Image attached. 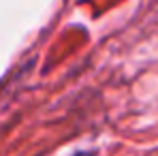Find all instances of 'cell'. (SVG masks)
<instances>
[{"mask_svg":"<svg viewBox=\"0 0 158 156\" xmlns=\"http://www.w3.org/2000/svg\"><path fill=\"white\" fill-rule=\"evenodd\" d=\"M77 156H92V154H77Z\"/></svg>","mask_w":158,"mask_h":156,"instance_id":"obj_1","label":"cell"}]
</instances>
